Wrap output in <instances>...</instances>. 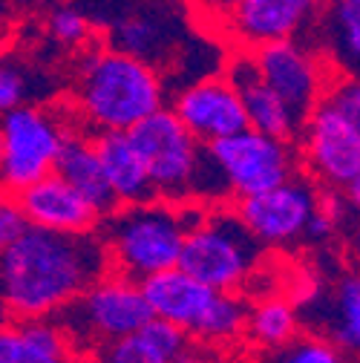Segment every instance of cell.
<instances>
[{
  "mask_svg": "<svg viewBox=\"0 0 360 363\" xmlns=\"http://www.w3.org/2000/svg\"><path fill=\"white\" fill-rule=\"evenodd\" d=\"M323 0H242L225 21L219 38L237 52H254L277 40L303 38Z\"/></svg>",
  "mask_w": 360,
  "mask_h": 363,
  "instance_id": "14",
  "label": "cell"
},
{
  "mask_svg": "<svg viewBox=\"0 0 360 363\" xmlns=\"http://www.w3.org/2000/svg\"><path fill=\"white\" fill-rule=\"evenodd\" d=\"M337 75H354L360 64V0H326L303 35Z\"/></svg>",
  "mask_w": 360,
  "mask_h": 363,
  "instance_id": "19",
  "label": "cell"
},
{
  "mask_svg": "<svg viewBox=\"0 0 360 363\" xmlns=\"http://www.w3.org/2000/svg\"><path fill=\"white\" fill-rule=\"evenodd\" d=\"M343 354L360 349V280L357 274H343L329 297L326 335Z\"/></svg>",
  "mask_w": 360,
  "mask_h": 363,
  "instance_id": "24",
  "label": "cell"
},
{
  "mask_svg": "<svg viewBox=\"0 0 360 363\" xmlns=\"http://www.w3.org/2000/svg\"><path fill=\"white\" fill-rule=\"evenodd\" d=\"M323 4H326V0H323Z\"/></svg>",
  "mask_w": 360,
  "mask_h": 363,
  "instance_id": "34",
  "label": "cell"
},
{
  "mask_svg": "<svg viewBox=\"0 0 360 363\" xmlns=\"http://www.w3.org/2000/svg\"><path fill=\"white\" fill-rule=\"evenodd\" d=\"M55 176H61L69 188H75L89 205H93L101 216H107L110 211H116V199L104 182L101 173V162L96 153V142H93V133L86 127L75 124L67 139L61 145V153L55 159Z\"/></svg>",
  "mask_w": 360,
  "mask_h": 363,
  "instance_id": "21",
  "label": "cell"
},
{
  "mask_svg": "<svg viewBox=\"0 0 360 363\" xmlns=\"http://www.w3.org/2000/svg\"><path fill=\"white\" fill-rule=\"evenodd\" d=\"M107 265L99 234L67 237L26 228L0 251V294L12 317H58Z\"/></svg>",
  "mask_w": 360,
  "mask_h": 363,
  "instance_id": "1",
  "label": "cell"
},
{
  "mask_svg": "<svg viewBox=\"0 0 360 363\" xmlns=\"http://www.w3.org/2000/svg\"><path fill=\"white\" fill-rule=\"evenodd\" d=\"M139 286L156 320L185 332L191 343L225 349L245 337L248 303L240 294L213 291L182 268L162 271Z\"/></svg>",
  "mask_w": 360,
  "mask_h": 363,
  "instance_id": "6",
  "label": "cell"
},
{
  "mask_svg": "<svg viewBox=\"0 0 360 363\" xmlns=\"http://www.w3.org/2000/svg\"><path fill=\"white\" fill-rule=\"evenodd\" d=\"M9 317H12V314H9V308H6V300H4V294H0V326H4Z\"/></svg>",
  "mask_w": 360,
  "mask_h": 363,
  "instance_id": "32",
  "label": "cell"
},
{
  "mask_svg": "<svg viewBox=\"0 0 360 363\" xmlns=\"http://www.w3.org/2000/svg\"><path fill=\"white\" fill-rule=\"evenodd\" d=\"M167 107L162 72L118 50L86 47L75 64L72 113L89 133H127L156 110Z\"/></svg>",
  "mask_w": 360,
  "mask_h": 363,
  "instance_id": "2",
  "label": "cell"
},
{
  "mask_svg": "<svg viewBox=\"0 0 360 363\" xmlns=\"http://www.w3.org/2000/svg\"><path fill=\"white\" fill-rule=\"evenodd\" d=\"M208 205H173L162 199L121 205L101 219L99 240L110 271L145 283L179 265L191 222Z\"/></svg>",
  "mask_w": 360,
  "mask_h": 363,
  "instance_id": "4",
  "label": "cell"
},
{
  "mask_svg": "<svg viewBox=\"0 0 360 363\" xmlns=\"http://www.w3.org/2000/svg\"><path fill=\"white\" fill-rule=\"evenodd\" d=\"M0 363H84L55 317H9L0 326Z\"/></svg>",
  "mask_w": 360,
  "mask_h": 363,
  "instance_id": "18",
  "label": "cell"
},
{
  "mask_svg": "<svg viewBox=\"0 0 360 363\" xmlns=\"http://www.w3.org/2000/svg\"><path fill=\"white\" fill-rule=\"evenodd\" d=\"M303 329L300 308L291 303V297L280 294H262L257 303H248L245 317V337L259 346L262 352H271L291 337H297Z\"/></svg>",
  "mask_w": 360,
  "mask_h": 363,
  "instance_id": "23",
  "label": "cell"
},
{
  "mask_svg": "<svg viewBox=\"0 0 360 363\" xmlns=\"http://www.w3.org/2000/svg\"><path fill=\"white\" fill-rule=\"evenodd\" d=\"M320 199L323 191L300 170L271 191L237 199L234 213L262 248H288L303 240L311 213L320 208Z\"/></svg>",
  "mask_w": 360,
  "mask_h": 363,
  "instance_id": "11",
  "label": "cell"
},
{
  "mask_svg": "<svg viewBox=\"0 0 360 363\" xmlns=\"http://www.w3.org/2000/svg\"><path fill=\"white\" fill-rule=\"evenodd\" d=\"M297 153L303 173L320 191L360 202V84L334 75L300 127Z\"/></svg>",
  "mask_w": 360,
  "mask_h": 363,
  "instance_id": "3",
  "label": "cell"
},
{
  "mask_svg": "<svg viewBox=\"0 0 360 363\" xmlns=\"http://www.w3.org/2000/svg\"><path fill=\"white\" fill-rule=\"evenodd\" d=\"M93 142H96L104 182L116 199V208L156 199L153 185L147 179V167L127 133H96Z\"/></svg>",
  "mask_w": 360,
  "mask_h": 363,
  "instance_id": "20",
  "label": "cell"
},
{
  "mask_svg": "<svg viewBox=\"0 0 360 363\" xmlns=\"http://www.w3.org/2000/svg\"><path fill=\"white\" fill-rule=\"evenodd\" d=\"M191 15L205 26L210 29L213 35H219V29L225 26V21H228L237 6L242 4V0H185Z\"/></svg>",
  "mask_w": 360,
  "mask_h": 363,
  "instance_id": "29",
  "label": "cell"
},
{
  "mask_svg": "<svg viewBox=\"0 0 360 363\" xmlns=\"http://www.w3.org/2000/svg\"><path fill=\"white\" fill-rule=\"evenodd\" d=\"M208 156L234 202L271 191L303 170L294 142L274 139L251 127L208 145Z\"/></svg>",
  "mask_w": 360,
  "mask_h": 363,
  "instance_id": "10",
  "label": "cell"
},
{
  "mask_svg": "<svg viewBox=\"0 0 360 363\" xmlns=\"http://www.w3.org/2000/svg\"><path fill=\"white\" fill-rule=\"evenodd\" d=\"M38 96H40V75L29 64L12 55L0 61V116L26 104H38L35 101Z\"/></svg>",
  "mask_w": 360,
  "mask_h": 363,
  "instance_id": "25",
  "label": "cell"
},
{
  "mask_svg": "<svg viewBox=\"0 0 360 363\" xmlns=\"http://www.w3.org/2000/svg\"><path fill=\"white\" fill-rule=\"evenodd\" d=\"M191 346L188 335L164 320H150L127 337L110 340L93 352L89 363H176Z\"/></svg>",
  "mask_w": 360,
  "mask_h": 363,
  "instance_id": "22",
  "label": "cell"
},
{
  "mask_svg": "<svg viewBox=\"0 0 360 363\" xmlns=\"http://www.w3.org/2000/svg\"><path fill=\"white\" fill-rule=\"evenodd\" d=\"M150 308L142 294V286L118 271H104L89 283L55 320L69 335L72 346L84 360L93 357L110 340L127 337L150 320Z\"/></svg>",
  "mask_w": 360,
  "mask_h": 363,
  "instance_id": "8",
  "label": "cell"
},
{
  "mask_svg": "<svg viewBox=\"0 0 360 363\" xmlns=\"http://www.w3.org/2000/svg\"><path fill=\"white\" fill-rule=\"evenodd\" d=\"M15 199L29 222V228H40L50 234H67V237L99 234L104 219L75 188H69L55 173L26 185L23 191L15 194Z\"/></svg>",
  "mask_w": 360,
  "mask_h": 363,
  "instance_id": "15",
  "label": "cell"
},
{
  "mask_svg": "<svg viewBox=\"0 0 360 363\" xmlns=\"http://www.w3.org/2000/svg\"><path fill=\"white\" fill-rule=\"evenodd\" d=\"M107 47L159 69V64L173 61V52L182 47V40H179V32H176V21L164 9L133 6L110 23Z\"/></svg>",
  "mask_w": 360,
  "mask_h": 363,
  "instance_id": "17",
  "label": "cell"
},
{
  "mask_svg": "<svg viewBox=\"0 0 360 363\" xmlns=\"http://www.w3.org/2000/svg\"><path fill=\"white\" fill-rule=\"evenodd\" d=\"M265 248L248 234L234 208L210 205L191 222L179 265L188 277L225 294H240L259 271Z\"/></svg>",
  "mask_w": 360,
  "mask_h": 363,
  "instance_id": "7",
  "label": "cell"
},
{
  "mask_svg": "<svg viewBox=\"0 0 360 363\" xmlns=\"http://www.w3.org/2000/svg\"><path fill=\"white\" fill-rule=\"evenodd\" d=\"M262 363H346V354L323 335H297L288 343L265 352Z\"/></svg>",
  "mask_w": 360,
  "mask_h": 363,
  "instance_id": "26",
  "label": "cell"
},
{
  "mask_svg": "<svg viewBox=\"0 0 360 363\" xmlns=\"http://www.w3.org/2000/svg\"><path fill=\"white\" fill-rule=\"evenodd\" d=\"M176 363H225V354L222 349H210V346H202V343H191L185 349V354L179 357Z\"/></svg>",
  "mask_w": 360,
  "mask_h": 363,
  "instance_id": "30",
  "label": "cell"
},
{
  "mask_svg": "<svg viewBox=\"0 0 360 363\" xmlns=\"http://www.w3.org/2000/svg\"><path fill=\"white\" fill-rule=\"evenodd\" d=\"M84 363H89V360H84Z\"/></svg>",
  "mask_w": 360,
  "mask_h": 363,
  "instance_id": "33",
  "label": "cell"
},
{
  "mask_svg": "<svg viewBox=\"0 0 360 363\" xmlns=\"http://www.w3.org/2000/svg\"><path fill=\"white\" fill-rule=\"evenodd\" d=\"M167 110L205 147L248 127L240 93L225 72L202 75L196 81H188L185 86H179Z\"/></svg>",
  "mask_w": 360,
  "mask_h": 363,
  "instance_id": "13",
  "label": "cell"
},
{
  "mask_svg": "<svg viewBox=\"0 0 360 363\" xmlns=\"http://www.w3.org/2000/svg\"><path fill=\"white\" fill-rule=\"evenodd\" d=\"M50 40L61 50H86L93 40V21H89L78 6H58L47 18Z\"/></svg>",
  "mask_w": 360,
  "mask_h": 363,
  "instance_id": "27",
  "label": "cell"
},
{
  "mask_svg": "<svg viewBox=\"0 0 360 363\" xmlns=\"http://www.w3.org/2000/svg\"><path fill=\"white\" fill-rule=\"evenodd\" d=\"M81 124L75 113L26 104L0 116V191L18 194L50 176L67 133Z\"/></svg>",
  "mask_w": 360,
  "mask_h": 363,
  "instance_id": "9",
  "label": "cell"
},
{
  "mask_svg": "<svg viewBox=\"0 0 360 363\" xmlns=\"http://www.w3.org/2000/svg\"><path fill=\"white\" fill-rule=\"evenodd\" d=\"M9 52H12V23L4 12H0V61H4Z\"/></svg>",
  "mask_w": 360,
  "mask_h": 363,
  "instance_id": "31",
  "label": "cell"
},
{
  "mask_svg": "<svg viewBox=\"0 0 360 363\" xmlns=\"http://www.w3.org/2000/svg\"><path fill=\"white\" fill-rule=\"evenodd\" d=\"M254 61L257 75L274 89V93L288 104L291 113L305 118V113L317 104L329 81L337 75L326 58L311 47L308 40H277L248 52Z\"/></svg>",
  "mask_w": 360,
  "mask_h": 363,
  "instance_id": "12",
  "label": "cell"
},
{
  "mask_svg": "<svg viewBox=\"0 0 360 363\" xmlns=\"http://www.w3.org/2000/svg\"><path fill=\"white\" fill-rule=\"evenodd\" d=\"M225 75L237 86L242 113H245V121L251 130L274 135V139H283V142H297L303 118L297 113H291L288 104L257 75L248 52H234V58L225 67Z\"/></svg>",
  "mask_w": 360,
  "mask_h": 363,
  "instance_id": "16",
  "label": "cell"
},
{
  "mask_svg": "<svg viewBox=\"0 0 360 363\" xmlns=\"http://www.w3.org/2000/svg\"><path fill=\"white\" fill-rule=\"evenodd\" d=\"M26 228H29V222H26L15 194L0 191V251L9 248L15 240H21Z\"/></svg>",
  "mask_w": 360,
  "mask_h": 363,
  "instance_id": "28",
  "label": "cell"
},
{
  "mask_svg": "<svg viewBox=\"0 0 360 363\" xmlns=\"http://www.w3.org/2000/svg\"><path fill=\"white\" fill-rule=\"evenodd\" d=\"M127 135L147 167L156 199L173 205L193 202L208 208L231 199L208 156V147L196 142L167 107L130 127Z\"/></svg>",
  "mask_w": 360,
  "mask_h": 363,
  "instance_id": "5",
  "label": "cell"
}]
</instances>
